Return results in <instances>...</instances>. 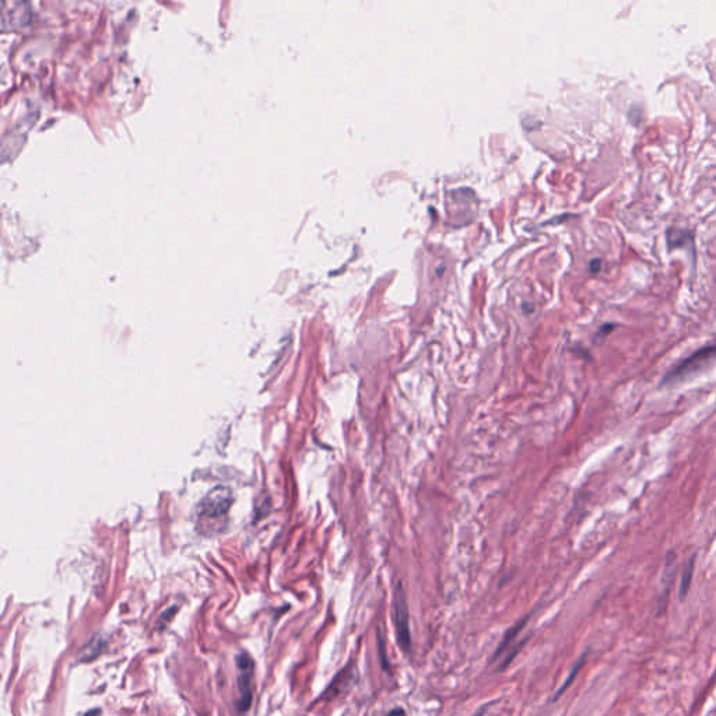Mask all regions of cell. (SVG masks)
I'll return each mask as SVG.
<instances>
[{
  "mask_svg": "<svg viewBox=\"0 0 716 716\" xmlns=\"http://www.w3.org/2000/svg\"><path fill=\"white\" fill-rule=\"evenodd\" d=\"M716 359V344L705 345L696 351H694L691 355H688L685 359L680 361L673 369H670L664 378L661 379V386H671L677 385L680 382H684L699 372L708 369Z\"/></svg>",
  "mask_w": 716,
  "mask_h": 716,
  "instance_id": "6da1fadb",
  "label": "cell"
},
{
  "mask_svg": "<svg viewBox=\"0 0 716 716\" xmlns=\"http://www.w3.org/2000/svg\"><path fill=\"white\" fill-rule=\"evenodd\" d=\"M393 621L396 629V639L400 649L408 654L411 653V632H410V617H408V606L404 589L400 582H397L393 596Z\"/></svg>",
  "mask_w": 716,
  "mask_h": 716,
  "instance_id": "7a4b0ae2",
  "label": "cell"
},
{
  "mask_svg": "<svg viewBox=\"0 0 716 716\" xmlns=\"http://www.w3.org/2000/svg\"><path fill=\"white\" fill-rule=\"evenodd\" d=\"M236 666L241 670V675L238 678L239 687V698L236 701V708L241 712L249 709L252 702V659L248 653H239L236 656Z\"/></svg>",
  "mask_w": 716,
  "mask_h": 716,
  "instance_id": "3957f363",
  "label": "cell"
},
{
  "mask_svg": "<svg viewBox=\"0 0 716 716\" xmlns=\"http://www.w3.org/2000/svg\"><path fill=\"white\" fill-rule=\"evenodd\" d=\"M355 680H357V668H355V663L351 660L336 674V677L331 680L329 687L323 691L320 701H323V699L333 701V699L338 698L340 695L348 692L350 688L354 685Z\"/></svg>",
  "mask_w": 716,
  "mask_h": 716,
  "instance_id": "277c9868",
  "label": "cell"
},
{
  "mask_svg": "<svg viewBox=\"0 0 716 716\" xmlns=\"http://www.w3.org/2000/svg\"><path fill=\"white\" fill-rule=\"evenodd\" d=\"M232 503V494L225 487H217L210 491L201 502V512L206 516H221Z\"/></svg>",
  "mask_w": 716,
  "mask_h": 716,
  "instance_id": "5b68a950",
  "label": "cell"
},
{
  "mask_svg": "<svg viewBox=\"0 0 716 716\" xmlns=\"http://www.w3.org/2000/svg\"><path fill=\"white\" fill-rule=\"evenodd\" d=\"M666 239L670 250L678 248H688L694 250V234L689 229L671 227L666 232Z\"/></svg>",
  "mask_w": 716,
  "mask_h": 716,
  "instance_id": "8992f818",
  "label": "cell"
},
{
  "mask_svg": "<svg viewBox=\"0 0 716 716\" xmlns=\"http://www.w3.org/2000/svg\"><path fill=\"white\" fill-rule=\"evenodd\" d=\"M529 618H530V615H527V617H524V618L519 620L516 624H513L512 626H509V629L505 632L503 638L501 639L499 645L496 646V649H495V652H494V656H492V659H491V663L496 661V660H498V657H501L506 650H509V649H510V646H512V643H513L515 638H516V636L520 633V631L524 628V625L527 624Z\"/></svg>",
  "mask_w": 716,
  "mask_h": 716,
  "instance_id": "52a82bcc",
  "label": "cell"
},
{
  "mask_svg": "<svg viewBox=\"0 0 716 716\" xmlns=\"http://www.w3.org/2000/svg\"><path fill=\"white\" fill-rule=\"evenodd\" d=\"M694 568H695V555H692L685 562V565L682 566L681 579H680V587H678V597H680V600H685V597L688 594V590H689V586H691V582H692V576H694Z\"/></svg>",
  "mask_w": 716,
  "mask_h": 716,
  "instance_id": "ba28073f",
  "label": "cell"
},
{
  "mask_svg": "<svg viewBox=\"0 0 716 716\" xmlns=\"http://www.w3.org/2000/svg\"><path fill=\"white\" fill-rule=\"evenodd\" d=\"M675 569H677V557L673 551H670V552H667L666 565H664L663 575H661V586H663V593L666 596H667L670 586L673 585V580L675 576Z\"/></svg>",
  "mask_w": 716,
  "mask_h": 716,
  "instance_id": "9c48e42d",
  "label": "cell"
},
{
  "mask_svg": "<svg viewBox=\"0 0 716 716\" xmlns=\"http://www.w3.org/2000/svg\"><path fill=\"white\" fill-rule=\"evenodd\" d=\"M587 653H589V652L586 650V652H585V653H583V654H582V656H580V657H579V659L576 660V663H575V664H573V667L571 668V671H569L568 677H566V678L564 680L562 685H561V687H559V688L557 689V692H555V695H554L552 701H557V699H558V698H559V696H561V695H562V694H564V692H565V691H566V689H568V688L571 687V684H572V682H573V680L576 678V675H578L579 670H580V668H582V666L585 664V661H586V657H587Z\"/></svg>",
  "mask_w": 716,
  "mask_h": 716,
  "instance_id": "30bf717a",
  "label": "cell"
},
{
  "mask_svg": "<svg viewBox=\"0 0 716 716\" xmlns=\"http://www.w3.org/2000/svg\"><path fill=\"white\" fill-rule=\"evenodd\" d=\"M376 646H378L379 661H380L382 668L385 671H390V663H389V659H387L386 642H385V638H383V633H382V628H378V631H376Z\"/></svg>",
  "mask_w": 716,
  "mask_h": 716,
  "instance_id": "8fae6325",
  "label": "cell"
},
{
  "mask_svg": "<svg viewBox=\"0 0 716 716\" xmlns=\"http://www.w3.org/2000/svg\"><path fill=\"white\" fill-rule=\"evenodd\" d=\"M526 640H527V636H526V638H524V639H523L522 642L516 643V645H515L513 647H510V649H509V652H508V654H506V657H505L503 663L501 664V670H503V668H505V667H506V666H508V664H509V663L512 661V659H513V657H515V656H516V654L519 653V650H520V649L523 647V645L526 643Z\"/></svg>",
  "mask_w": 716,
  "mask_h": 716,
  "instance_id": "7c38bea8",
  "label": "cell"
},
{
  "mask_svg": "<svg viewBox=\"0 0 716 716\" xmlns=\"http://www.w3.org/2000/svg\"><path fill=\"white\" fill-rule=\"evenodd\" d=\"M614 327H615V324H614V323H604V324L600 327V330H599L597 336H606V334H608Z\"/></svg>",
  "mask_w": 716,
  "mask_h": 716,
  "instance_id": "4fadbf2b",
  "label": "cell"
},
{
  "mask_svg": "<svg viewBox=\"0 0 716 716\" xmlns=\"http://www.w3.org/2000/svg\"><path fill=\"white\" fill-rule=\"evenodd\" d=\"M589 266H590V271L597 273V271H600V268H601V260H600V259H593V260H590Z\"/></svg>",
  "mask_w": 716,
  "mask_h": 716,
  "instance_id": "5bb4252c",
  "label": "cell"
},
{
  "mask_svg": "<svg viewBox=\"0 0 716 716\" xmlns=\"http://www.w3.org/2000/svg\"><path fill=\"white\" fill-rule=\"evenodd\" d=\"M387 716H406V712L401 708H394L387 713Z\"/></svg>",
  "mask_w": 716,
  "mask_h": 716,
  "instance_id": "9a60e30c",
  "label": "cell"
},
{
  "mask_svg": "<svg viewBox=\"0 0 716 716\" xmlns=\"http://www.w3.org/2000/svg\"><path fill=\"white\" fill-rule=\"evenodd\" d=\"M487 708H488V706H481V708H480V709H478L473 716H484V712L487 710Z\"/></svg>",
  "mask_w": 716,
  "mask_h": 716,
  "instance_id": "2e32d148",
  "label": "cell"
}]
</instances>
